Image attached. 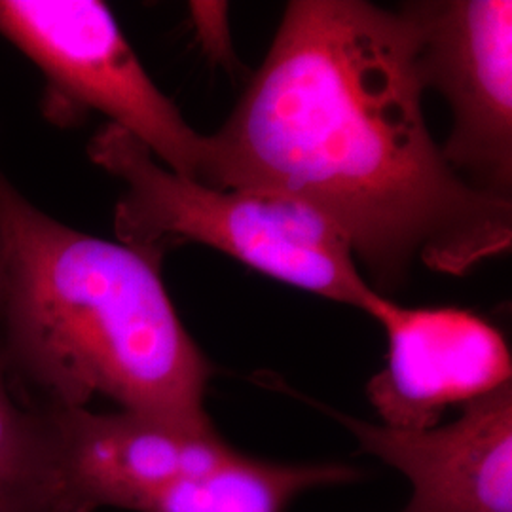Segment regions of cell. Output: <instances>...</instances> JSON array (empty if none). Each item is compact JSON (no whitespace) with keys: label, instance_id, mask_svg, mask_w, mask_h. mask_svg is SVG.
Returning <instances> with one entry per match:
<instances>
[{"label":"cell","instance_id":"1","mask_svg":"<svg viewBox=\"0 0 512 512\" xmlns=\"http://www.w3.org/2000/svg\"><path fill=\"white\" fill-rule=\"evenodd\" d=\"M401 8L294 0L226 122L200 183L306 203L336 224L380 294L412 268L465 275L512 245V200L465 183L423 112Z\"/></svg>","mask_w":512,"mask_h":512},{"label":"cell","instance_id":"2","mask_svg":"<svg viewBox=\"0 0 512 512\" xmlns=\"http://www.w3.org/2000/svg\"><path fill=\"white\" fill-rule=\"evenodd\" d=\"M0 349L19 401L38 410H118L217 429L215 372L184 327L162 258L48 217L0 169Z\"/></svg>","mask_w":512,"mask_h":512},{"label":"cell","instance_id":"3","mask_svg":"<svg viewBox=\"0 0 512 512\" xmlns=\"http://www.w3.org/2000/svg\"><path fill=\"white\" fill-rule=\"evenodd\" d=\"M88 152L124 184L114 211L120 243L160 258L183 243H202L275 281L357 310L374 293L344 232L300 200L183 177L112 124L93 135Z\"/></svg>","mask_w":512,"mask_h":512},{"label":"cell","instance_id":"4","mask_svg":"<svg viewBox=\"0 0 512 512\" xmlns=\"http://www.w3.org/2000/svg\"><path fill=\"white\" fill-rule=\"evenodd\" d=\"M74 512H287L340 482L334 463H275L126 410H50Z\"/></svg>","mask_w":512,"mask_h":512},{"label":"cell","instance_id":"5","mask_svg":"<svg viewBox=\"0 0 512 512\" xmlns=\"http://www.w3.org/2000/svg\"><path fill=\"white\" fill-rule=\"evenodd\" d=\"M0 35L46 78V112L57 124L99 112L162 164L200 179L207 137L148 76L109 6L97 0H0Z\"/></svg>","mask_w":512,"mask_h":512},{"label":"cell","instance_id":"6","mask_svg":"<svg viewBox=\"0 0 512 512\" xmlns=\"http://www.w3.org/2000/svg\"><path fill=\"white\" fill-rule=\"evenodd\" d=\"M399 8L414 31L423 90L442 95L452 114L444 160L469 186L511 200V0H416Z\"/></svg>","mask_w":512,"mask_h":512},{"label":"cell","instance_id":"7","mask_svg":"<svg viewBox=\"0 0 512 512\" xmlns=\"http://www.w3.org/2000/svg\"><path fill=\"white\" fill-rule=\"evenodd\" d=\"M361 311L387 340L385 366L366 384V397L384 425L435 427L450 408L512 382L505 336L473 311L406 308L378 291Z\"/></svg>","mask_w":512,"mask_h":512},{"label":"cell","instance_id":"8","mask_svg":"<svg viewBox=\"0 0 512 512\" xmlns=\"http://www.w3.org/2000/svg\"><path fill=\"white\" fill-rule=\"evenodd\" d=\"M363 454L412 486L401 512H512V382L461 406L456 420L397 429L336 412Z\"/></svg>","mask_w":512,"mask_h":512},{"label":"cell","instance_id":"9","mask_svg":"<svg viewBox=\"0 0 512 512\" xmlns=\"http://www.w3.org/2000/svg\"><path fill=\"white\" fill-rule=\"evenodd\" d=\"M0 512H74L54 416L21 403L0 349Z\"/></svg>","mask_w":512,"mask_h":512},{"label":"cell","instance_id":"10","mask_svg":"<svg viewBox=\"0 0 512 512\" xmlns=\"http://www.w3.org/2000/svg\"><path fill=\"white\" fill-rule=\"evenodd\" d=\"M190 10L205 52L219 61H228L234 52L230 44L226 6L213 2H192Z\"/></svg>","mask_w":512,"mask_h":512},{"label":"cell","instance_id":"11","mask_svg":"<svg viewBox=\"0 0 512 512\" xmlns=\"http://www.w3.org/2000/svg\"><path fill=\"white\" fill-rule=\"evenodd\" d=\"M0 293H2V262H0Z\"/></svg>","mask_w":512,"mask_h":512}]
</instances>
